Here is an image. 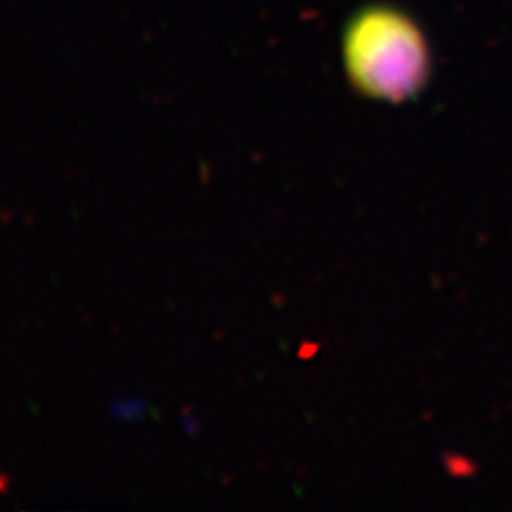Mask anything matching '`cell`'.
<instances>
[{"label": "cell", "instance_id": "6da1fadb", "mask_svg": "<svg viewBox=\"0 0 512 512\" xmlns=\"http://www.w3.org/2000/svg\"><path fill=\"white\" fill-rule=\"evenodd\" d=\"M344 57L353 86L389 103L420 93L431 69L420 27L403 12L382 6L351 19Z\"/></svg>", "mask_w": 512, "mask_h": 512}]
</instances>
